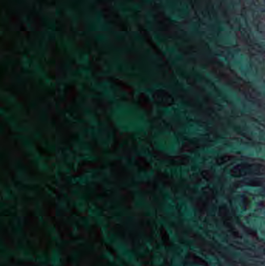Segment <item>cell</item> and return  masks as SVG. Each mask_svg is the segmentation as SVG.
Instances as JSON below:
<instances>
[{
    "mask_svg": "<svg viewBox=\"0 0 265 266\" xmlns=\"http://www.w3.org/2000/svg\"><path fill=\"white\" fill-rule=\"evenodd\" d=\"M154 99L162 106H170L174 103L173 97L165 91H158L155 92Z\"/></svg>",
    "mask_w": 265,
    "mask_h": 266,
    "instance_id": "obj_1",
    "label": "cell"
}]
</instances>
